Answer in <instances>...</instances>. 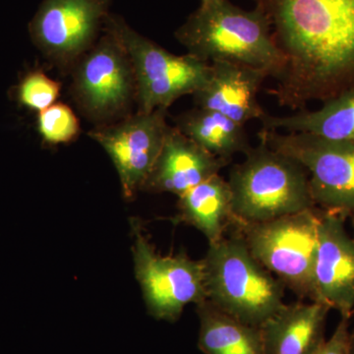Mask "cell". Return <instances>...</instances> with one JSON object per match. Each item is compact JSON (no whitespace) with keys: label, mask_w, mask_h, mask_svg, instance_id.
I'll use <instances>...</instances> for the list:
<instances>
[{"label":"cell","mask_w":354,"mask_h":354,"mask_svg":"<svg viewBox=\"0 0 354 354\" xmlns=\"http://www.w3.org/2000/svg\"><path fill=\"white\" fill-rule=\"evenodd\" d=\"M245 125L216 111L196 108L179 116L176 128L212 155L230 162L249 149Z\"/></svg>","instance_id":"19"},{"label":"cell","mask_w":354,"mask_h":354,"mask_svg":"<svg viewBox=\"0 0 354 354\" xmlns=\"http://www.w3.org/2000/svg\"><path fill=\"white\" fill-rule=\"evenodd\" d=\"M188 53L208 64L230 62L263 70L276 80L285 57L259 9L246 11L230 0L201 3L176 32Z\"/></svg>","instance_id":"2"},{"label":"cell","mask_w":354,"mask_h":354,"mask_svg":"<svg viewBox=\"0 0 354 354\" xmlns=\"http://www.w3.org/2000/svg\"><path fill=\"white\" fill-rule=\"evenodd\" d=\"M60 85L41 71L26 74L17 88V99L22 106L41 111L50 108L59 95Z\"/></svg>","instance_id":"21"},{"label":"cell","mask_w":354,"mask_h":354,"mask_svg":"<svg viewBox=\"0 0 354 354\" xmlns=\"http://www.w3.org/2000/svg\"><path fill=\"white\" fill-rule=\"evenodd\" d=\"M268 77L263 70L246 65L212 64L206 82L193 94L196 108L216 111L243 125L261 120L266 113L258 93Z\"/></svg>","instance_id":"13"},{"label":"cell","mask_w":354,"mask_h":354,"mask_svg":"<svg viewBox=\"0 0 354 354\" xmlns=\"http://www.w3.org/2000/svg\"><path fill=\"white\" fill-rule=\"evenodd\" d=\"M133 258L149 313L158 320L176 322L186 305L207 300L203 260H193L185 253L162 255L134 225Z\"/></svg>","instance_id":"8"},{"label":"cell","mask_w":354,"mask_h":354,"mask_svg":"<svg viewBox=\"0 0 354 354\" xmlns=\"http://www.w3.org/2000/svg\"><path fill=\"white\" fill-rule=\"evenodd\" d=\"M260 121L266 130L308 133L321 138L354 143V87L324 102L317 111H301L286 116L266 113Z\"/></svg>","instance_id":"17"},{"label":"cell","mask_w":354,"mask_h":354,"mask_svg":"<svg viewBox=\"0 0 354 354\" xmlns=\"http://www.w3.org/2000/svg\"><path fill=\"white\" fill-rule=\"evenodd\" d=\"M104 31L113 34L129 55L141 113L169 109L176 100L193 95L208 79L209 66L194 55H176L133 30L122 18L109 13Z\"/></svg>","instance_id":"6"},{"label":"cell","mask_w":354,"mask_h":354,"mask_svg":"<svg viewBox=\"0 0 354 354\" xmlns=\"http://www.w3.org/2000/svg\"><path fill=\"white\" fill-rule=\"evenodd\" d=\"M202 260L207 299L241 322L260 328L286 304V286L258 262L236 232L209 244Z\"/></svg>","instance_id":"4"},{"label":"cell","mask_w":354,"mask_h":354,"mask_svg":"<svg viewBox=\"0 0 354 354\" xmlns=\"http://www.w3.org/2000/svg\"><path fill=\"white\" fill-rule=\"evenodd\" d=\"M167 109L152 113L138 111L90 132L109 153L120 176L123 195L129 199L144 189L147 179L162 151L169 128Z\"/></svg>","instance_id":"10"},{"label":"cell","mask_w":354,"mask_h":354,"mask_svg":"<svg viewBox=\"0 0 354 354\" xmlns=\"http://www.w3.org/2000/svg\"><path fill=\"white\" fill-rule=\"evenodd\" d=\"M346 218L321 209L314 268L315 300L351 319L354 313V241Z\"/></svg>","instance_id":"12"},{"label":"cell","mask_w":354,"mask_h":354,"mask_svg":"<svg viewBox=\"0 0 354 354\" xmlns=\"http://www.w3.org/2000/svg\"><path fill=\"white\" fill-rule=\"evenodd\" d=\"M328 305L285 304L260 327L264 354H314L326 341Z\"/></svg>","instance_id":"15"},{"label":"cell","mask_w":354,"mask_h":354,"mask_svg":"<svg viewBox=\"0 0 354 354\" xmlns=\"http://www.w3.org/2000/svg\"><path fill=\"white\" fill-rule=\"evenodd\" d=\"M351 319L341 317L334 334L314 354H351Z\"/></svg>","instance_id":"22"},{"label":"cell","mask_w":354,"mask_h":354,"mask_svg":"<svg viewBox=\"0 0 354 354\" xmlns=\"http://www.w3.org/2000/svg\"><path fill=\"white\" fill-rule=\"evenodd\" d=\"M230 171L234 221L263 223L315 208L309 176L295 158L260 141Z\"/></svg>","instance_id":"3"},{"label":"cell","mask_w":354,"mask_h":354,"mask_svg":"<svg viewBox=\"0 0 354 354\" xmlns=\"http://www.w3.org/2000/svg\"><path fill=\"white\" fill-rule=\"evenodd\" d=\"M227 164L176 127H171L144 189L172 193L179 197L209 177L220 174Z\"/></svg>","instance_id":"14"},{"label":"cell","mask_w":354,"mask_h":354,"mask_svg":"<svg viewBox=\"0 0 354 354\" xmlns=\"http://www.w3.org/2000/svg\"><path fill=\"white\" fill-rule=\"evenodd\" d=\"M38 129L46 143H68L78 136L80 124L69 106L64 104H53L39 113Z\"/></svg>","instance_id":"20"},{"label":"cell","mask_w":354,"mask_h":354,"mask_svg":"<svg viewBox=\"0 0 354 354\" xmlns=\"http://www.w3.org/2000/svg\"><path fill=\"white\" fill-rule=\"evenodd\" d=\"M198 346L205 354H264L260 328L241 322L208 299L196 305Z\"/></svg>","instance_id":"18"},{"label":"cell","mask_w":354,"mask_h":354,"mask_svg":"<svg viewBox=\"0 0 354 354\" xmlns=\"http://www.w3.org/2000/svg\"><path fill=\"white\" fill-rule=\"evenodd\" d=\"M351 221H353V232H354V218H351ZM353 241H354V232H353Z\"/></svg>","instance_id":"24"},{"label":"cell","mask_w":354,"mask_h":354,"mask_svg":"<svg viewBox=\"0 0 354 354\" xmlns=\"http://www.w3.org/2000/svg\"><path fill=\"white\" fill-rule=\"evenodd\" d=\"M178 198L176 220L201 232L209 244L221 241L234 223L232 191L220 174L209 177Z\"/></svg>","instance_id":"16"},{"label":"cell","mask_w":354,"mask_h":354,"mask_svg":"<svg viewBox=\"0 0 354 354\" xmlns=\"http://www.w3.org/2000/svg\"><path fill=\"white\" fill-rule=\"evenodd\" d=\"M111 0H44L30 35L46 57L62 65L79 59L104 30Z\"/></svg>","instance_id":"11"},{"label":"cell","mask_w":354,"mask_h":354,"mask_svg":"<svg viewBox=\"0 0 354 354\" xmlns=\"http://www.w3.org/2000/svg\"><path fill=\"white\" fill-rule=\"evenodd\" d=\"M351 354H354V329L351 330Z\"/></svg>","instance_id":"23"},{"label":"cell","mask_w":354,"mask_h":354,"mask_svg":"<svg viewBox=\"0 0 354 354\" xmlns=\"http://www.w3.org/2000/svg\"><path fill=\"white\" fill-rule=\"evenodd\" d=\"M318 207L263 223L234 221L232 228L263 267L301 299L315 300Z\"/></svg>","instance_id":"5"},{"label":"cell","mask_w":354,"mask_h":354,"mask_svg":"<svg viewBox=\"0 0 354 354\" xmlns=\"http://www.w3.org/2000/svg\"><path fill=\"white\" fill-rule=\"evenodd\" d=\"M260 141L295 158L309 176L315 206L342 218H354V143L308 134L261 129Z\"/></svg>","instance_id":"7"},{"label":"cell","mask_w":354,"mask_h":354,"mask_svg":"<svg viewBox=\"0 0 354 354\" xmlns=\"http://www.w3.org/2000/svg\"><path fill=\"white\" fill-rule=\"evenodd\" d=\"M74 74L73 91L81 108L93 120H113L136 99L129 55L113 34L104 36L82 57Z\"/></svg>","instance_id":"9"},{"label":"cell","mask_w":354,"mask_h":354,"mask_svg":"<svg viewBox=\"0 0 354 354\" xmlns=\"http://www.w3.org/2000/svg\"><path fill=\"white\" fill-rule=\"evenodd\" d=\"M209 1V0H201V3H204V2Z\"/></svg>","instance_id":"25"},{"label":"cell","mask_w":354,"mask_h":354,"mask_svg":"<svg viewBox=\"0 0 354 354\" xmlns=\"http://www.w3.org/2000/svg\"><path fill=\"white\" fill-rule=\"evenodd\" d=\"M285 66L270 91L279 106L304 109L354 87V0H255Z\"/></svg>","instance_id":"1"}]
</instances>
